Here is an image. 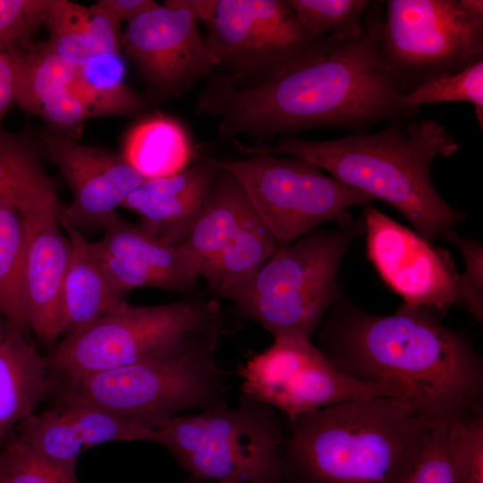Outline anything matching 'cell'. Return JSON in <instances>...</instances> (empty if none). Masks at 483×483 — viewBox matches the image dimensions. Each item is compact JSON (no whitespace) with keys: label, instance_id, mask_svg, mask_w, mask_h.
Wrapping results in <instances>:
<instances>
[{"label":"cell","instance_id":"obj_1","mask_svg":"<svg viewBox=\"0 0 483 483\" xmlns=\"http://www.w3.org/2000/svg\"><path fill=\"white\" fill-rule=\"evenodd\" d=\"M384 13L371 2L355 39L320 60L256 85L211 74L198 99L200 113L216 118L226 138L267 140L318 127L365 130L413 115L381 57Z\"/></svg>","mask_w":483,"mask_h":483},{"label":"cell","instance_id":"obj_2","mask_svg":"<svg viewBox=\"0 0 483 483\" xmlns=\"http://www.w3.org/2000/svg\"><path fill=\"white\" fill-rule=\"evenodd\" d=\"M317 331L318 347L338 369L389 388L433 428L482 410V359L434 311L402 305L377 315L340 300Z\"/></svg>","mask_w":483,"mask_h":483},{"label":"cell","instance_id":"obj_3","mask_svg":"<svg viewBox=\"0 0 483 483\" xmlns=\"http://www.w3.org/2000/svg\"><path fill=\"white\" fill-rule=\"evenodd\" d=\"M403 121L391 122L376 133L328 140L284 135L273 145L249 147L244 152L307 160L373 200L392 206L433 243L466 218L439 195L430 178L432 162L453 156L461 145L434 119Z\"/></svg>","mask_w":483,"mask_h":483},{"label":"cell","instance_id":"obj_4","mask_svg":"<svg viewBox=\"0 0 483 483\" xmlns=\"http://www.w3.org/2000/svg\"><path fill=\"white\" fill-rule=\"evenodd\" d=\"M289 422L284 483H404L433 429L389 396L335 403Z\"/></svg>","mask_w":483,"mask_h":483},{"label":"cell","instance_id":"obj_5","mask_svg":"<svg viewBox=\"0 0 483 483\" xmlns=\"http://www.w3.org/2000/svg\"><path fill=\"white\" fill-rule=\"evenodd\" d=\"M224 319L191 331L129 363L105 371L55 378L57 404H87L157 428L182 411L227 405L216 354Z\"/></svg>","mask_w":483,"mask_h":483},{"label":"cell","instance_id":"obj_6","mask_svg":"<svg viewBox=\"0 0 483 483\" xmlns=\"http://www.w3.org/2000/svg\"><path fill=\"white\" fill-rule=\"evenodd\" d=\"M363 214L334 231L315 229L278 248L254 276L227 300L273 338L311 339L340 300L337 275Z\"/></svg>","mask_w":483,"mask_h":483},{"label":"cell","instance_id":"obj_7","mask_svg":"<svg viewBox=\"0 0 483 483\" xmlns=\"http://www.w3.org/2000/svg\"><path fill=\"white\" fill-rule=\"evenodd\" d=\"M156 429L159 445L193 477L218 483H284L283 426L274 408L243 393L234 407L180 414Z\"/></svg>","mask_w":483,"mask_h":483},{"label":"cell","instance_id":"obj_8","mask_svg":"<svg viewBox=\"0 0 483 483\" xmlns=\"http://www.w3.org/2000/svg\"><path fill=\"white\" fill-rule=\"evenodd\" d=\"M215 68L239 85L279 78L326 56L335 38H314L288 0H217L206 23Z\"/></svg>","mask_w":483,"mask_h":483},{"label":"cell","instance_id":"obj_9","mask_svg":"<svg viewBox=\"0 0 483 483\" xmlns=\"http://www.w3.org/2000/svg\"><path fill=\"white\" fill-rule=\"evenodd\" d=\"M222 319L216 299L192 297L148 306L123 301L89 326L67 334L47 357L48 366L56 379L112 369Z\"/></svg>","mask_w":483,"mask_h":483},{"label":"cell","instance_id":"obj_10","mask_svg":"<svg viewBox=\"0 0 483 483\" xmlns=\"http://www.w3.org/2000/svg\"><path fill=\"white\" fill-rule=\"evenodd\" d=\"M218 164L240 182L275 236L277 249L324 223L347 224L351 208L373 201L301 158L258 153L240 160H218Z\"/></svg>","mask_w":483,"mask_h":483},{"label":"cell","instance_id":"obj_11","mask_svg":"<svg viewBox=\"0 0 483 483\" xmlns=\"http://www.w3.org/2000/svg\"><path fill=\"white\" fill-rule=\"evenodd\" d=\"M380 51L387 73L406 94L483 60V17L459 0H389Z\"/></svg>","mask_w":483,"mask_h":483},{"label":"cell","instance_id":"obj_12","mask_svg":"<svg viewBox=\"0 0 483 483\" xmlns=\"http://www.w3.org/2000/svg\"><path fill=\"white\" fill-rule=\"evenodd\" d=\"M239 374L242 393L280 410L288 419L347 401L398 398L389 388L341 371L311 339L301 337L275 338L241 366Z\"/></svg>","mask_w":483,"mask_h":483},{"label":"cell","instance_id":"obj_13","mask_svg":"<svg viewBox=\"0 0 483 483\" xmlns=\"http://www.w3.org/2000/svg\"><path fill=\"white\" fill-rule=\"evenodd\" d=\"M197 22L177 0L129 21L121 47L157 94L178 96L212 74L215 65Z\"/></svg>","mask_w":483,"mask_h":483},{"label":"cell","instance_id":"obj_14","mask_svg":"<svg viewBox=\"0 0 483 483\" xmlns=\"http://www.w3.org/2000/svg\"><path fill=\"white\" fill-rule=\"evenodd\" d=\"M363 216L368 257L403 306L438 313L458 303L448 254L371 204Z\"/></svg>","mask_w":483,"mask_h":483},{"label":"cell","instance_id":"obj_15","mask_svg":"<svg viewBox=\"0 0 483 483\" xmlns=\"http://www.w3.org/2000/svg\"><path fill=\"white\" fill-rule=\"evenodd\" d=\"M41 141L72 195L61 224L79 230L103 227L145 180L122 155L54 133L42 134Z\"/></svg>","mask_w":483,"mask_h":483},{"label":"cell","instance_id":"obj_16","mask_svg":"<svg viewBox=\"0 0 483 483\" xmlns=\"http://www.w3.org/2000/svg\"><path fill=\"white\" fill-rule=\"evenodd\" d=\"M63 209L59 200L17 208L26 230L24 292L29 325L49 346L64 333L62 296L72 248L59 228Z\"/></svg>","mask_w":483,"mask_h":483},{"label":"cell","instance_id":"obj_17","mask_svg":"<svg viewBox=\"0 0 483 483\" xmlns=\"http://www.w3.org/2000/svg\"><path fill=\"white\" fill-rule=\"evenodd\" d=\"M15 429L31 449L72 475L89 447L117 441L160 442L156 428L87 404H57L34 412Z\"/></svg>","mask_w":483,"mask_h":483},{"label":"cell","instance_id":"obj_18","mask_svg":"<svg viewBox=\"0 0 483 483\" xmlns=\"http://www.w3.org/2000/svg\"><path fill=\"white\" fill-rule=\"evenodd\" d=\"M103 228L104 235L93 242L94 247L122 293L139 287L177 292L195 287L199 276L183 252L140 223L128 222L114 213Z\"/></svg>","mask_w":483,"mask_h":483},{"label":"cell","instance_id":"obj_19","mask_svg":"<svg viewBox=\"0 0 483 483\" xmlns=\"http://www.w3.org/2000/svg\"><path fill=\"white\" fill-rule=\"evenodd\" d=\"M219 169L218 160L202 158L174 174L144 180L123 208L157 238L178 247L201 215Z\"/></svg>","mask_w":483,"mask_h":483},{"label":"cell","instance_id":"obj_20","mask_svg":"<svg viewBox=\"0 0 483 483\" xmlns=\"http://www.w3.org/2000/svg\"><path fill=\"white\" fill-rule=\"evenodd\" d=\"M27 335L0 317V449L55 387L47 358Z\"/></svg>","mask_w":483,"mask_h":483},{"label":"cell","instance_id":"obj_21","mask_svg":"<svg viewBox=\"0 0 483 483\" xmlns=\"http://www.w3.org/2000/svg\"><path fill=\"white\" fill-rule=\"evenodd\" d=\"M254 212L240 182L219 166L201 215L178 246L199 277L235 242Z\"/></svg>","mask_w":483,"mask_h":483},{"label":"cell","instance_id":"obj_22","mask_svg":"<svg viewBox=\"0 0 483 483\" xmlns=\"http://www.w3.org/2000/svg\"><path fill=\"white\" fill-rule=\"evenodd\" d=\"M72 242L62 305L64 333L80 330L110 313L123 301L97 256L94 243L80 230L61 224Z\"/></svg>","mask_w":483,"mask_h":483},{"label":"cell","instance_id":"obj_23","mask_svg":"<svg viewBox=\"0 0 483 483\" xmlns=\"http://www.w3.org/2000/svg\"><path fill=\"white\" fill-rule=\"evenodd\" d=\"M43 22L49 31V47L73 65L100 55L119 54L120 24L94 5L49 0Z\"/></svg>","mask_w":483,"mask_h":483},{"label":"cell","instance_id":"obj_24","mask_svg":"<svg viewBox=\"0 0 483 483\" xmlns=\"http://www.w3.org/2000/svg\"><path fill=\"white\" fill-rule=\"evenodd\" d=\"M123 157L145 180L169 176L194 159L191 141L176 120L154 115L140 121L127 133Z\"/></svg>","mask_w":483,"mask_h":483},{"label":"cell","instance_id":"obj_25","mask_svg":"<svg viewBox=\"0 0 483 483\" xmlns=\"http://www.w3.org/2000/svg\"><path fill=\"white\" fill-rule=\"evenodd\" d=\"M26 230L10 192L0 195V317L30 331L24 292Z\"/></svg>","mask_w":483,"mask_h":483},{"label":"cell","instance_id":"obj_26","mask_svg":"<svg viewBox=\"0 0 483 483\" xmlns=\"http://www.w3.org/2000/svg\"><path fill=\"white\" fill-rule=\"evenodd\" d=\"M124 64L119 54H105L77 66L72 90L87 105L92 117L135 114L143 99L124 83Z\"/></svg>","mask_w":483,"mask_h":483},{"label":"cell","instance_id":"obj_27","mask_svg":"<svg viewBox=\"0 0 483 483\" xmlns=\"http://www.w3.org/2000/svg\"><path fill=\"white\" fill-rule=\"evenodd\" d=\"M77 66L59 56L47 42L16 53L13 60L14 102L25 112L37 114L44 103L71 87Z\"/></svg>","mask_w":483,"mask_h":483},{"label":"cell","instance_id":"obj_28","mask_svg":"<svg viewBox=\"0 0 483 483\" xmlns=\"http://www.w3.org/2000/svg\"><path fill=\"white\" fill-rule=\"evenodd\" d=\"M299 22L312 37L343 43L360 36L368 0H288Z\"/></svg>","mask_w":483,"mask_h":483},{"label":"cell","instance_id":"obj_29","mask_svg":"<svg viewBox=\"0 0 483 483\" xmlns=\"http://www.w3.org/2000/svg\"><path fill=\"white\" fill-rule=\"evenodd\" d=\"M468 102L473 104L477 120L483 126V60L451 75L428 80L402 97L403 106L415 114L427 104Z\"/></svg>","mask_w":483,"mask_h":483},{"label":"cell","instance_id":"obj_30","mask_svg":"<svg viewBox=\"0 0 483 483\" xmlns=\"http://www.w3.org/2000/svg\"><path fill=\"white\" fill-rule=\"evenodd\" d=\"M0 483H79L12 433L0 449Z\"/></svg>","mask_w":483,"mask_h":483},{"label":"cell","instance_id":"obj_31","mask_svg":"<svg viewBox=\"0 0 483 483\" xmlns=\"http://www.w3.org/2000/svg\"><path fill=\"white\" fill-rule=\"evenodd\" d=\"M449 457L458 483H483V410L446 430Z\"/></svg>","mask_w":483,"mask_h":483},{"label":"cell","instance_id":"obj_32","mask_svg":"<svg viewBox=\"0 0 483 483\" xmlns=\"http://www.w3.org/2000/svg\"><path fill=\"white\" fill-rule=\"evenodd\" d=\"M441 238L453 243L460 250L465 263V271L456 273L455 284L458 302L462 303L479 323L483 321V248L481 242L463 238L453 229Z\"/></svg>","mask_w":483,"mask_h":483},{"label":"cell","instance_id":"obj_33","mask_svg":"<svg viewBox=\"0 0 483 483\" xmlns=\"http://www.w3.org/2000/svg\"><path fill=\"white\" fill-rule=\"evenodd\" d=\"M49 0H0V45L27 50L35 28L43 22Z\"/></svg>","mask_w":483,"mask_h":483},{"label":"cell","instance_id":"obj_34","mask_svg":"<svg viewBox=\"0 0 483 483\" xmlns=\"http://www.w3.org/2000/svg\"><path fill=\"white\" fill-rule=\"evenodd\" d=\"M404 483H458L448 453L446 430L429 432Z\"/></svg>","mask_w":483,"mask_h":483},{"label":"cell","instance_id":"obj_35","mask_svg":"<svg viewBox=\"0 0 483 483\" xmlns=\"http://www.w3.org/2000/svg\"><path fill=\"white\" fill-rule=\"evenodd\" d=\"M26 148L23 140L0 130V195L11 191Z\"/></svg>","mask_w":483,"mask_h":483},{"label":"cell","instance_id":"obj_36","mask_svg":"<svg viewBox=\"0 0 483 483\" xmlns=\"http://www.w3.org/2000/svg\"><path fill=\"white\" fill-rule=\"evenodd\" d=\"M158 4L153 0H100L94 6L117 23L128 22Z\"/></svg>","mask_w":483,"mask_h":483},{"label":"cell","instance_id":"obj_37","mask_svg":"<svg viewBox=\"0 0 483 483\" xmlns=\"http://www.w3.org/2000/svg\"><path fill=\"white\" fill-rule=\"evenodd\" d=\"M16 53L13 47L0 45V130L5 113L14 102L13 60Z\"/></svg>","mask_w":483,"mask_h":483},{"label":"cell","instance_id":"obj_38","mask_svg":"<svg viewBox=\"0 0 483 483\" xmlns=\"http://www.w3.org/2000/svg\"><path fill=\"white\" fill-rule=\"evenodd\" d=\"M184 8L188 9L198 21L208 22L215 13L217 0H177Z\"/></svg>","mask_w":483,"mask_h":483},{"label":"cell","instance_id":"obj_39","mask_svg":"<svg viewBox=\"0 0 483 483\" xmlns=\"http://www.w3.org/2000/svg\"><path fill=\"white\" fill-rule=\"evenodd\" d=\"M461 6L469 13L483 17V1L481 0H459Z\"/></svg>","mask_w":483,"mask_h":483},{"label":"cell","instance_id":"obj_40","mask_svg":"<svg viewBox=\"0 0 483 483\" xmlns=\"http://www.w3.org/2000/svg\"><path fill=\"white\" fill-rule=\"evenodd\" d=\"M186 483H215V482L191 476Z\"/></svg>","mask_w":483,"mask_h":483},{"label":"cell","instance_id":"obj_41","mask_svg":"<svg viewBox=\"0 0 483 483\" xmlns=\"http://www.w3.org/2000/svg\"><path fill=\"white\" fill-rule=\"evenodd\" d=\"M219 483H235V482L223 481V482H219Z\"/></svg>","mask_w":483,"mask_h":483}]
</instances>
